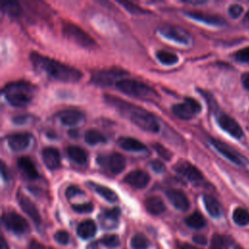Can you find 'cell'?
Returning <instances> with one entry per match:
<instances>
[{
    "label": "cell",
    "instance_id": "cell-1",
    "mask_svg": "<svg viewBox=\"0 0 249 249\" xmlns=\"http://www.w3.org/2000/svg\"><path fill=\"white\" fill-rule=\"evenodd\" d=\"M29 58L33 67L38 72L45 73L48 77L56 81L72 83L78 82L82 78V72L79 69L45 56L39 53H30Z\"/></svg>",
    "mask_w": 249,
    "mask_h": 249
},
{
    "label": "cell",
    "instance_id": "cell-2",
    "mask_svg": "<svg viewBox=\"0 0 249 249\" xmlns=\"http://www.w3.org/2000/svg\"><path fill=\"white\" fill-rule=\"evenodd\" d=\"M2 92L10 104L16 107H22L33 98L35 86L26 81L12 82L4 87Z\"/></svg>",
    "mask_w": 249,
    "mask_h": 249
},
{
    "label": "cell",
    "instance_id": "cell-3",
    "mask_svg": "<svg viewBox=\"0 0 249 249\" xmlns=\"http://www.w3.org/2000/svg\"><path fill=\"white\" fill-rule=\"evenodd\" d=\"M115 84L117 89L132 97L146 100H154L159 97L158 92L153 88L133 79H121Z\"/></svg>",
    "mask_w": 249,
    "mask_h": 249
},
{
    "label": "cell",
    "instance_id": "cell-4",
    "mask_svg": "<svg viewBox=\"0 0 249 249\" xmlns=\"http://www.w3.org/2000/svg\"><path fill=\"white\" fill-rule=\"evenodd\" d=\"M62 32L66 38L83 48L93 49L96 47L94 39L89 33H87L85 30H83L81 27L74 24L73 22L63 23Z\"/></svg>",
    "mask_w": 249,
    "mask_h": 249
},
{
    "label": "cell",
    "instance_id": "cell-5",
    "mask_svg": "<svg viewBox=\"0 0 249 249\" xmlns=\"http://www.w3.org/2000/svg\"><path fill=\"white\" fill-rule=\"evenodd\" d=\"M130 120L135 125L143 130L149 132H158L160 130V124L156 117L143 108L130 110Z\"/></svg>",
    "mask_w": 249,
    "mask_h": 249
},
{
    "label": "cell",
    "instance_id": "cell-6",
    "mask_svg": "<svg viewBox=\"0 0 249 249\" xmlns=\"http://www.w3.org/2000/svg\"><path fill=\"white\" fill-rule=\"evenodd\" d=\"M172 113L181 120H191L201 111V105L192 97H186L183 103L172 106Z\"/></svg>",
    "mask_w": 249,
    "mask_h": 249
},
{
    "label": "cell",
    "instance_id": "cell-7",
    "mask_svg": "<svg viewBox=\"0 0 249 249\" xmlns=\"http://www.w3.org/2000/svg\"><path fill=\"white\" fill-rule=\"evenodd\" d=\"M97 163L112 174H119L125 168V159L119 153L98 156Z\"/></svg>",
    "mask_w": 249,
    "mask_h": 249
},
{
    "label": "cell",
    "instance_id": "cell-8",
    "mask_svg": "<svg viewBox=\"0 0 249 249\" xmlns=\"http://www.w3.org/2000/svg\"><path fill=\"white\" fill-rule=\"evenodd\" d=\"M2 222L9 231L16 233H24L29 231L28 222L15 211L4 212L2 215Z\"/></svg>",
    "mask_w": 249,
    "mask_h": 249
},
{
    "label": "cell",
    "instance_id": "cell-9",
    "mask_svg": "<svg viewBox=\"0 0 249 249\" xmlns=\"http://www.w3.org/2000/svg\"><path fill=\"white\" fill-rule=\"evenodd\" d=\"M173 168L178 174L185 177L191 182H200L203 180V175L201 174V172L195 165L187 160L177 161L174 164Z\"/></svg>",
    "mask_w": 249,
    "mask_h": 249
},
{
    "label": "cell",
    "instance_id": "cell-10",
    "mask_svg": "<svg viewBox=\"0 0 249 249\" xmlns=\"http://www.w3.org/2000/svg\"><path fill=\"white\" fill-rule=\"evenodd\" d=\"M217 123L223 130L228 132L232 137L239 139L243 136L241 126L231 116L224 113H220L217 115Z\"/></svg>",
    "mask_w": 249,
    "mask_h": 249
},
{
    "label": "cell",
    "instance_id": "cell-11",
    "mask_svg": "<svg viewBox=\"0 0 249 249\" xmlns=\"http://www.w3.org/2000/svg\"><path fill=\"white\" fill-rule=\"evenodd\" d=\"M160 32L165 38L183 45H188L192 39L186 30L177 26H164L160 29Z\"/></svg>",
    "mask_w": 249,
    "mask_h": 249
},
{
    "label": "cell",
    "instance_id": "cell-12",
    "mask_svg": "<svg viewBox=\"0 0 249 249\" xmlns=\"http://www.w3.org/2000/svg\"><path fill=\"white\" fill-rule=\"evenodd\" d=\"M17 198H18V204L21 207V209L31 218V220L34 222V224L37 226L41 225L42 219H41L40 213H39L36 205L34 204V202L28 196H26L24 194H22L20 192L18 193Z\"/></svg>",
    "mask_w": 249,
    "mask_h": 249
},
{
    "label": "cell",
    "instance_id": "cell-13",
    "mask_svg": "<svg viewBox=\"0 0 249 249\" xmlns=\"http://www.w3.org/2000/svg\"><path fill=\"white\" fill-rule=\"evenodd\" d=\"M124 182L127 185L136 188V189H143L145 188L150 182V175L141 169H135L128 172L124 178Z\"/></svg>",
    "mask_w": 249,
    "mask_h": 249
},
{
    "label": "cell",
    "instance_id": "cell-14",
    "mask_svg": "<svg viewBox=\"0 0 249 249\" xmlns=\"http://www.w3.org/2000/svg\"><path fill=\"white\" fill-rule=\"evenodd\" d=\"M165 194L175 208L181 211H187L190 208V200L183 191L178 189H169Z\"/></svg>",
    "mask_w": 249,
    "mask_h": 249
},
{
    "label": "cell",
    "instance_id": "cell-15",
    "mask_svg": "<svg viewBox=\"0 0 249 249\" xmlns=\"http://www.w3.org/2000/svg\"><path fill=\"white\" fill-rule=\"evenodd\" d=\"M31 135L27 132H18L8 136L7 142L9 147L15 152L25 150L30 144Z\"/></svg>",
    "mask_w": 249,
    "mask_h": 249
},
{
    "label": "cell",
    "instance_id": "cell-16",
    "mask_svg": "<svg viewBox=\"0 0 249 249\" xmlns=\"http://www.w3.org/2000/svg\"><path fill=\"white\" fill-rule=\"evenodd\" d=\"M125 72L122 70H101L92 76V82L99 86H109L111 85L118 77L124 75Z\"/></svg>",
    "mask_w": 249,
    "mask_h": 249
},
{
    "label": "cell",
    "instance_id": "cell-17",
    "mask_svg": "<svg viewBox=\"0 0 249 249\" xmlns=\"http://www.w3.org/2000/svg\"><path fill=\"white\" fill-rule=\"evenodd\" d=\"M210 143L221 155H223L225 158H227L230 161H231L237 165H242V160H241L240 156L234 150H232L231 147H229L227 144H225L219 140H216V139H211Z\"/></svg>",
    "mask_w": 249,
    "mask_h": 249
},
{
    "label": "cell",
    "instance_id": "cell-18",
    "mask_svg": "<svg viewBox=\"0 0 249 249\" xmlns=\"http://www.w3.org/2000/svg\"><path fill=\"white\" fill-rule=\"evenodd\" d=\"M42 160L44 164L51 170L60 166V153L54 147H46L42 151Z\"/></svg>",
    "mask_w": 249,
    "mask_h": 249
},
{
    "label": "cell",
    "instance_id": "cell-19",
    "mask_svg": "<svg viewBox=\"0 0 249 249\" xmlns=\"http://www.w3.org/2000/svg\"><path fill=\"white\" fill-rule=\"evenodd\" d=\"M185 15L187 17L193 18V19L204 22L206 24H211V25H223V24H225V20L223 18H221L220 17L208 15V14L198 12V11H188V12H185Z\"/></svg>",
    "mask_w": 249,
    "mask_h": 249
},
{
    "label": "cell",
    "instance_id": "cell-20",
    "mask_svg": "<svg viewBox=\"0 0 249 249\" xmlns=\"http://www.w3.org/2000/svg\"><path fill=\"white\" fill-rule=\"evenodd\" d=\"M58 118L64 125H75L84 119V115L79 110L67 109L60 112Z\"/></svg>",
    "mask_w": 249,
    "mask_h": 249
},
{
    "label": "cell",
    "instance_id": "cell-21",
    "mask_svg": "<svg viewBox=\"0 0 249 249\" xmlns=\"http://www.w3.org/2000/svg\"><path fill=\"white\" fill-rule=\"evenodd\" d=\"M120 214H121V211L119 208H112V209L104 210L99 216L100 223L102 224V226L104 228H108V229L114 228L118 224Z\"/></svg>",
    "mask_w": 249,
    "mask_h": 249
},
{
    "label": "cell",
    "instance_id": "cell-22",
    "mask_svg": "<svg viewBox=\"0 0 249 249\" xmlns=\"http://www.w3.org/2000/svg\"><path fill=\"white\" fill-rule=\"evenodd\" d=\"M18 166L23 175L28 179H36L38 177V171L32 160L27 157H21L18 160Z\"/></svg>",
    "mask_w": 249,
    "mask_h": 249
},
{
    "label": "cell",
    "instance_id": "cell-23",
    "mask_svg": "<svg viewBox=\"0 0 249 249\" xmlns=\"http://www.w3.org/2000/svg\"><path fill=\"white\" fill-rule=\"evenodd\" d=\"M146 210L152 215H160L165 211V204L163 200L157 196H152L145 200Z\"/></svg>",
    "mask_w": 249,
    "mask_h": 249
},
{
    "label": "cell",
    "instance_id": "cell-24",
    "mask_svg": "<svg viewBox=\"0 0 249 249\" xmlns=\"http://www.w3.org/2000/svg\"><path fill=\"white\" fill-rule=\"evenodd\" d=\"M96 233V225L92 220H85L81 222L78 227H77V234L83 238V239H88Z\"/></svg>",
    "mask_w": 249,
    "mask_h": 249
},
{
    "label": "cell",
    "instance_id": "cell-25",
    "mask_svg": "<svg viewBox=\"0 0 249 249\" xmlns=\"http://www.w3.org/2000/svg\"><path fill=\"white\" fill-rule=\"evenodd\" d=\"M118 143L121 148L130 152H140L146 150V146L142 142L132 137H121Z\"/></svg>",
    "mask_w": 249,
    "mask_h": 249
},
{
    "label": "cell",
    "instance_id": "cell-26",
    "mask_svg": "<svg viewBox=\"0 0 249 249\" xmlns=\"http://www.w3.org/2000/svg\"><path fill=\"white\" fill-rule=\"evenodd\" d=\"M66 153L71 160H73L74 162H76L80 165H84L88 161V154L81 147L69 146L66 150Z\"/></svg>",
    "mask_w": 249,
    "mask_h": 249
},
{
    "label": "cell",
    "instance_id": "cell-27",
    "mask_svg": "<svg viewBox=\"0 0 249 249\" xmlns=\"http://www.w3.org/2000/svg\"><path fill=\"white\" fill-rule=\"evenodd\" d=\"M203 203L204 206L207 210V212L212 216V217H219L222 213V207L219 201L213 197L212 196L209 195H204L203 196Z\"/></svg>",
    "mask_w": 249,
    "mask_h": 249
},
{
    "label": "cell",
    "instance_id": "cell-28",
    "mask_svg": "<svg viewBox=\"0 0 249 249\" xmlns=\"http://www.w3.org/2000/svg\"><path fill=\"white\" fill-rule=\"evenodd\" d=\"M89 185L90 186V188L92 190H94V192H96L100 196H102L104 199L114 202L118 200V195L111 190L110 188L103 186V185H98L95 183H89Z\"/></svg>",
    "mask_w": 249,
    "mask_h": 249
},
{
    "label": "cell",
    "instance_id": "cell-29",
    "mask_svg": "<svg viewBox=\"0 0 249 249\" xmlns=\"http://www.w3.org/2000/svg\"><path fill=\"white\" fill-rule=\"evenodd\" d=\"M185 222L190 228H193V229H201L206 224L204 217L198 211H195L191 215H189L185 219Z\"/></svg>",
    "mask_w": 249,
    "mask_h": 249
},
{
    "label": "cell",
    "instance_id": "cell-30",
    "mask_svg": "<svg viewBox=\"0 0 249 249\" xmlns=\"http://www.w3.org/2000/svg\"><path fill=\"white\" fill-rule=\"evenodd\" d=\"M85 141L89 145H96L98 143H105L106 137L96 129H89L85 133Z\"/></svg>",
    "mask_w": 249,
    "mask_h": 249
},
{
    "label": "cell",
    "instance_id": "cell-31",
    "mask_svg": "<svg viewBox=\"0 0 249 249\" xmlns=\"http://www.w3.org/2000/svg\"><path fill=\"white\" fill-rule=\"evenodd\" d=\"M156 56L157 58L165 65H171V64H175L178 61V56L176 53L168 52V51H164V50H160L156 53Z\"/></svg>",
    "mask_w": 249,
    "mask_h": 249
},
{
    "label": "cell",
    "instance_id": "cell-32",
    "mask_svg": "<svg viewBox=\"0 0 249 249\" xmlns=\"http://www.w3.org/2000/svg\"><path fill=\"white\" fill-rule=\"evenodd\" d=\"M232 219L235 224L239 226H246L249 224V212L245 208L237 207L233 210Z\"/></svg>",
    "mask_w": 249,
    "mask_h": 249
},
{
    "label": "cell",
    "instance_id": "cell-33",
    "mask_svg": "<svg viewBox=\"0 0 249 249\" xmlns=\"http://www.w3.org/2000/svg\"><path fill=\"white\" fill-rule=\"evenodd\" d=\"M150 241L142 233H136L131 238V247L133 249H148Z\"/></svg>",
    "mask_w": 249,
    "mask_h": 249
},
{
    "label": "cell",
    "instance_id": "cell-34",
    "mask_svg": "<svg viewBox=\"0 0 249 249\" xmlns=\"http://www.w3.org/2000/svg\"><path fill=\"white\" fill-rule=\"evenodd\" d=\"M228 245L229 237L216 233L212 236L209 249H227Z\"/></svg>",
    "mask_w": 249,
    "mask_h": 249
},
{
    "label": "cell",
    "instance_id": "cell-35",
    "mask_svg": "<svg viewBox=\"0 0 249 249\" xmlns=\"http://www.w3.org/2000/svg\"><path fill=\"white\" fill-rule=\"evenodd\" d=\"M2 10L11 17H18L21 12L20 6L18 2H3Z\"/></svg>",
    "mask_w": 249,
    "mask_h": 249
},
{
    "label": "cell",
    "instance_id": "cell-36",
    "mask_svg": "<svg viewBox=\"0 0 249 249\" xmlns=\"http://www.w3.org/2000/svg\"><path fill=\"white\" fill-rule=\"evenodd\" d=\"M100 242L103 245H105L106 247L115 248V247H118L120 245V238L116 234H108V235H104L101 238Z\"/></svg>",
    "mask_w": 249,
    "mask_h": 249
},
{
    "label": "cell",
    "instance_id": "cell-37",
    "mask_svg": "<svg viewBox=\"0 0 249 249\" xmlns=\"http://www.w3.org/2000/svg\"><path fill=\"white\" fill-rule=\"evenodd\" d=\"M153 147H154L155 151L159 154V156H160V158H162V159L165 160H171V158H172V153H171L168 149H166L164 146H162V145L160 144V143H155V144H153Z\"/></svg>",
    "mask_w": 249,
    "mask_h": 249
},
{
    "label": "cell",
    "instance_id": "cell-38",
    "mask_svg": "<svg viewBox=\"0 0 249 249\" xmlns=\"http://www.w3.org/2000/svg\"><path fill=\"white\" fill-rule=\"evenodd\" d=\"M119 3H120L121 5H123L129 13L134 14V15H136V14H146V13H149L148 11L142 9L141 7H139V6H137V5L133 4V3L127 2V1H124V2L120 1Z\"/></svg>",
    "mask_w": 249,
    "mask_h": 249
},
{
    "label": "cell",
    "instance_id": "cell-39",
    "mask_svg": "<svg viewBox=\"0 0 249 249\" xmlns=\"http://www.w3.org/2000/svg\"><path fill=\"white\" fill-rule=\"evenodd\" d=\"M72 208L78 213H89L93 209V205L91 202H86L81 204H73Z\"/></svg>",
    "mask_w": 249,
    "mask_h": 249
},
{
    "label": "cell",
    "instance_id": "cell-40",
    "mask_svg": "<svg viewBox=\"0 0 249 249\" xmlns=\"http://www.w3.org/2000/svg\"><path fill=\"white\" fill-rule=\"evenodd\" d=\"M53 238L55 239V241H57L58 243L60 244H67L69 242V233L66 231H63V230H60V231H57L54 235H53Z\"/></svg>",
    "mask_w": 249,
    "mask_h": 249
},
{
    "label": "cell",
    "instance_id": "cell-41",
    "mask_svg": "<svg viewBox=\"0 0 249 249\" xmlns=\"http://www.w3.org/2000/svg\"><path fill=\"white\" fill-rule=\"evenodd\" d=\"M234 58L241 62H248L249 61V47L243 48L237 51L234 53Z\"/></svg>",
    "mask_w": 249,
    "mask_h": 249
},
{
    "label": "cell",
    "instance_id": "cell-42",
    "mask_svg": "<svg viewBox=\"0 0 249 249\" xmlns=\"http://www.w3.org/2000/svg\"><path fill=\"white\" fill-rule=\"evenodd\" d=\"M78 195H84V192L79 187H77L75 185L69 186L65 191V196L68 199H70V198H72V197H74Z\"/></svg>",
    "mask_w": 249,
    "mask_h": 249
},
{
    "label": "cell",
    "instance_id": "cell-43",
    "mask_svg": "<svg viewBox=\"0 0 249 249\" xmlns=\"http://www.w3.org/2000/svg\"><path fill=\"white\" fill-rule=\"evenodd\" d=\"M243 13V8L240 5L237 4H232L229 7V14L231 15V18H238L241 14Z\"/></svg>",
    "mask_w": 249,
    "mask_h": 249
},
{
    "label": "cell",
    "instance_id": "cell-44",
    "mask_svg": "<svg viewBox=\"0 0 249 249\" xmlns=\"http://www.w3.org/2000/svg\"><path fill=\"white\" fill-rule=\"evenodd\" d=\"M151 167L155 172L158 173H161L165 170V165L162 161L159 160H154L151 161Z\"/></svg>",
    "mask_w": 249,
    "mask_h": 249
},
{
    "label": "cell",
    "instance_id": "cell-45",
    "mask_svg": "<svg viewBox=\"0 0 249 249\" xmlns=\"http://www.w3.org/2000/svg\"><path fill=\"white\" fill-rule=\"evenodd\" d=\"M193 240L195 243L198 244V245H205L207 243V239L205 236L200 235V234H196L193 236Z\"/></svg>",
    "mask_w": 249,
    "mask_h": 249
},
{
    "label": "cell",
    "instance_id": "cell-46",
    "mask_svg": "<svg viewBox=\"0 0 249 249\" xmlns=\"http://www.w3.org/2000/svg\"><path fill=\"white\" fill-rule=\"evenodd\" d=\"M30 249H53V248L46 247L44 244H42L36 240H32L30 242Z\"/></svg>",
    "mask_w": 249,
    "mask_h": 249
},
{
    "label": "cell",
    "instance_id": "cell-47",
    "mask_svg": "<svg viewBox=\"0 0 249 249\" xmlns=\"http://www.w3.org/2000/svg\"><path fill=\"white\" fill-rule=\"evenodd\" d=\"M1 175H2V178H3L5 181H8V180L10 179L9 170H8V168L6 167V165H5L4 162L1 163Z\"/></svg>",
    "mask_w": 249,
    "mask_h": 249
},
{
    "label": "cell",
    "instance_id": "cell-48",
    "mask_svg": "<svg viewBox=\"0 0 249 249\" xmlns=\"http://www.w3.org/2000/svg\"><path fill=\"white\" fill-rule=\"evenodd\" d=\"M28 117L27 116H17L13 119V122L17 124H23L27 121Z\"/></svg>",
    "mask_w": 249,
    "mask_h": 249
},
{
    "label": "cell",
    "instance_id": "cell-49",
    "mask_svg": "<svg viewBox=\"0 0 249 249\" xmlns=\"http://www.w3.org/2000/svg\"><path fill=\"white\" fill-rule=\"evenodd\" d=\"M241 81H242V84H243L244 88H246L247 89H249V72H247V73H245V74L242 75Z\"/></svg>",
    "mask_w": 249,
    "mask_h": 249
},
{
    "label": "cell",
    "instance_id": "cell-50",
    "mask_svg": "<svg viewBox=\"0 0 249 249\" xmlns=\"http://www.w3.org/2000/svg\"><path fill=\"white\" fill-rule=\"evenodd\" d=\"M182 2L189 5H201L205 3V1H182Z\"/></svg>",
    "mask_w": 249,
    "mask_h": 249
},
{
    "label": "cell",
    "instance_id": "cell-51",
    "mask_svg": "<svg viewBox=\"0 0 249 249\" xmlns=\"http://www.w3.org/2000/svg\"><path fill=\"white\" fill-rule=\"evenodd\" d=\"M180 249H199V248H197V247H196V246H193V245H191V244H182L181 246H180Z\"/></svg>",
    "mask_w": 249,
    "mask_h": 249
},
{
    "label": "cell",
    "instance_id": "cell-52",
    "mask_svg": "<svg viewBox=\"0 0 249 249\" xmlns=\"http://www.w3.org/2000/svg\"><path fill=\"white\" fill-rule=\"evenodd\" d=\"M0 249H9L8 244H7V242L5 241L4 237L1 238V247H0Z\"/></svg>",
    "mask_w": 249,
    "mask_h": 249
},
{
    "label": "cell",
    "instance_id": "cell-53",
    "mask_svg": "<svg viewBox=\"0 0 249 249\" xmlns=\"http://www.w3.org/2000/svg\"><path fill=\"white\" fill-rule=\"evenodd\" d=\"M69 136H72V137H77L79 136V133L77 130H69Z\"/></svg>",
    "mask_w": 249,
    "mask_h": 249
},
{
    "label": "cell",
    "instance_id": "cell-54",
    "mask_svg": "<svg viewBox=\"0 0 249 249\" xmlns=\"http://www.w3.org/2000/svg\"><path fill=\"white\" fill-rule=\"evenodd\" d=\"M245 18H246V20H247V21H249V12L246 14V16H245Z\"/></svg>",
    "mask_w": 249,
    "mask_h": 249
},
{
    "label": "cell",
    "instance_id": "cell-55",
    "mask_svg": "<svg viewBox=\"0 0 249 249\" xmlns=\"http://www.w3.org/2000/svg\"><path fill=\"white\" fill-rule=\"evenodd\" d=\"M235 249H242V248H240V247H236Z\"/></svg>",
    "mask_w": 249,
    "mask_h": 249
}]
</instances>
